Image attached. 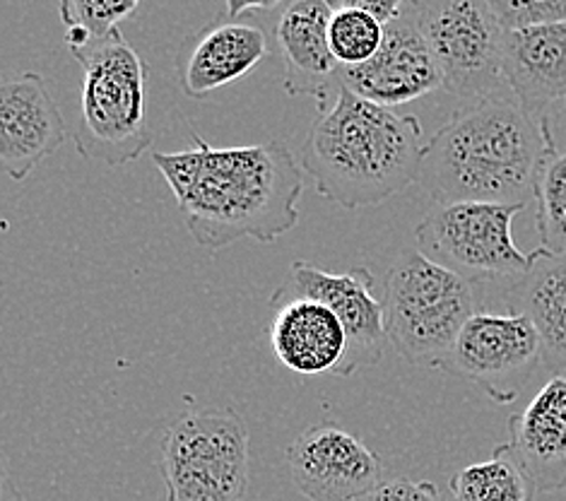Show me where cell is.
Returning a JSON list of instances; mask_svg holds the SVG:
<instances>
[{"mask_svg": "<svg viewBox=\"0 0 566 501\" xmlns=\"http://www.w3.org/2000/svg\"><path fill=\"white\" fill-rule=\"evenodd\" d=\"M552 150L543 121L504 90L458 106L429 138L417 184L439 206L463 200L528 206Z\"/></svg>", "mask_w": 566, "mask_h": 501, "instance_id": "2", "label": "cell"}, {"mask_svg": "<svg viewBox=\"0 0 566 501\" xmlns=\"http://www.w3.org/2000/svg\"><path fill=\"white\" fill-rule=\"evenodd\" d=\"M443 90L465 102L509 90L506 30L488 0H412Z\"/></svg>", "mask_w": 566, "mask_h": 501, "instance_id": "8", "label": "cell"}, {"mask_svg": "<svg viewBox=\"0 0 566 501\" xmlns=\"http://www.w3.org/2000/svg\"><path fill=\"white\" fill-rule=\"evenodd\" d=\"M69 138L44 75L22 73L0 87V161L22 181Z\"/></svg>", "mask_w": 566, "mask_h": 501, "instance_id": "13", "label": "cell"}, {"mask_svg": "<svg viewBox=\"0 0 566 501\" xmlns=\"http://www.w3.org/2000/svg\"><path fill=\"white\" fill-rule=\"evenodd\" d=\"M188 234L218 251L239 239L271 243L300 222L302 165L280 140L212 147L191 131L184 153H155Z\"/></svg>", "mask_w": 566, "mask_h": 501, "instance_id": "1", "label": "cell"}, {"mask_svg": "<svg viewBox=\"0 0 566 501\" xmlns=\"http://www.w3.org/2000/svg\"><path fill=\"white\" fill-rule=\"evenodd\" d=\"M453 501H533L537 487L509 443H499L482 463L461 468L449 480Z\"/></svg>", "mask_w": 566, "mask_h": 501, "instance_id": "20", "label": "cell"}, {"mask_svg": "<svg viewBox=\"0 0 566 501\" xmlns=\"http://www.w3.org/2000/svg\"><path fill=\"white\" fill-rule=\"evenodd\" d=\"M511 451L537 492L566 490V372L555 374L509 419Z\"/></svg>", "mask_w": 566, "mask_h": 501, "instance_id": "18", "label": "cell"}, {"mask_svg": "<svg viewBox=\"0 0 566 501\" xmlns=\"http://www.w3.org/2000/svg\"><path fill=\"white\" fill-rule=\"evenodd\" d=\"M361 501H447L441 497L439 487L429 480H408L396 478L381 482L376 490Z\"/></svg>", "mask_w": 566, "mask_h": 501, "instance_id": "25", "label": "cell"}, {"mask_svg": "<svg viewBox=\"0 0 566 501\" xmlns=\"http://www.w3.org/2000/svg\"><path fill=\"white\" fill-rule=\"evenodd\" d=\"M271 44L259 24L224 20L208 24L184 44L177 59L179 87L186 97L208 100L259 65Z\"/></svg>", "mask_w": 566, "mask_h": 501, "instance_id": "15", "label": "cell"}, {"mask_svg": "<svg viewBox=\"0 0 566 501\" xmlns=\"http://www.w3.org/2000/svg\"><path fill=\"white\" fill-rule=\"evenodd\" d=\"M386 335L415 367L441 369L465 323L478 314V284L434 263L420 249H402L388 273Z\"/></svg>", "mask_w": 566, "mask_h": 501, "instance_id": "5", "label": "cell"}, {"mask_svg": "<svg viewBox=\"0 0 566 501\" xmlns=\"http://www.w3.org/2000/svg\"><path fill=\"white\" fill-rule=\"evenodd\" d=\"M249 427L234 408H186L161 439L167 501H241L249 487Z\"/></svg>", "mask_w": 566, "mask_h": 501, "instance_id": "6", "label": "cell"}, {"mask_svg": "<svg viewBox=\"0 0 566 501\" xmlns=\"http://www.w3.org/2000/svg\"><path fill=\"white\" fill-rule=\"evenodd\" d=\"M541 367H545L543 343L528 316L478 311L455 337L441 372L475 384L499 405H509Z\"/></svg>", "mask_w": 566, "mask_h": 501, "instance_id": "9", "label": "cell"}, {"mask_svg": "<svg viewBox=\"0 0 566 501\" xmlns=\"http://www.w3.org/2000/svg\"><path fill=\"white\" fill-rule=\"evenodd\" d=\"M386 39V24L359 8H335L328 42L340 67H355L371 61Z\"/></svg>", "mask_w": 566, "mask_h": 501, "instance_id": "23", "label": "cell"}, {"mask_svg": "<svg viewBox=\"0 0 566 501\" xmlns=\"http://www.w3.org/2000/svg\"><path fill=\"white\" fill-rule=\"evenodd\" d=\"M427 143L420 118L340 85L318 106L302 147V169L335 206L371 208L420 179Z\"/></svg>", "mask_w": 566, "mask_h": 501, "instance_id": "3", "label": "cell"}, {"mask_svg": "<svg viewBox=\"0 0 566 501\" xmlns=\"http://www.w3.org/2000/svg\"><path fill=\"white\" fill-rule=\"evenodd\" d=\"M140 0H59L65 24V44L71 51L85 49L118 30L138 10Z\"/></svg>", "mask_w": 566, "mask_h": 501, "instance_id": "22", "label": "cell"}, {"mask_svg": "<svg viewBox=\"0 0 566 501\" xmlns=\"http://www.w3.org/2000/svg\"><path fill=\"white\" fill-rule=\"evenodd\" d=\"M83 67V97L75 131L77 153L87 161L124 167L153 147L147 121V71L120 30L71 51Z\"/></svg>", "mask_w": 566, "mask_h": 501, "instance_id": "4", "label": "cell"}, {"mask_svg": "<svg viewBox=\"0 0 566 501\" xmlns=\"http://www.w3.org/2000/svg\"><path fill=\"white\" fill-rule=\"evenodd\" d=\"M376 278L369 268H349L347 273H328L306 261H294L287 280L271 294V302L290 296H308L331 306L347 333L345 359L335 376H353L376 367L386 347V309L374 294Z\"/></svg>", "mask_w": 566, "mask_h": 501, "instance_id": "10", "label": "cell"}, {"mask_svg": "<svg viewBox=\"0 0 566 501\" xmlns=\"http://www.w3.org/2000/svg\"><path fill=\"white\" fill-rule=\"evenodd\" d=\"M335 6L328 0H290L275 24L285 77L282 87L290 97H312L328 104L340 87V63L335 61L328 27Z\"/></svg>", "mask_w": 566, "mask_h": 501, "instance_id": "14", "label": "cell"}, {"mask_svg": "<svg viewBox=\"0 0 566 501\" xmlns=\"http://www.w3.org/2000/svg\"><path fill=\"white\" fill-rule=\"evenodd\" d=\"M537 234L541 247L566 255V153L552 150L535 181Z\"/></svg>", "mask_w": 566, "mask_h": 501, "instance_id": "21", "label": "cell"}, {"mask_svg": "<svg viewBox=\"0 0 566 501\" xmlns=\"http://www.w3.org/2000/svg\"><path fill=\"white\" fill-rule=\"evenodd\" d=\"M227 3V20H237L249 10H273L285 0H224Z\"/></svg>", "mask_w": 566, "mask_h": 501, "instance_id": "28", "label": "cell"}, {"mask_svg": "<svg viewBox=\"0 0 566 501\" xmlns=\"http://www.w3.org/2000/svg\"><path fill=\"white\" fill-rule=\"evenodd\" d=\"M523 210V202H443L417 225V247L427 259L475 284L518 278L533 263V253H523L511 234Z\"/></svg>", "mask_w": 566, "mask_h": 501, "instance_id": "7", "label": "cell"}, {"mask_svg": "<svg viewBox=\"0 0 566 501\" xmlns=\"http://www.w3.org/2000/svg\"><path fill=\"white\" fill-rule=\"evenodd\" d=\"M408 0H335V8H359L371 12L384 24L394 22L402 10H406Z\"/></svg>", "mask_w": 566, "mask_h": 501, "instance_id": "26", "label": "cell"}, {"mask_svg": "<svg viewBox=\"0 0 566 501\" xmlns=\"http://www.w3.org/2000/svg\"><path fill=\"white\" fill-rule=\"evenodd\" d=\"M340 85L390 109L443 90L437 59L420 30L412 0L386 24V39L371 61L343 67Z\"/></svg>", "mask_w": 566, "mask_h": 501, "instance_id": "12", "label": "cell"}, {"mask_svg": "<svg viewBox=\"0 0 566 501\" xmlns=\"http://www.w3.org/2000/svg\"><path fill=\"white\" fill-rule=\"evenodd\" d=\"M328 3H333V6H335V0H328Z\"/></svg>", "mask_w": 566, "mask_h": 501, "instance_id": "29", "label": "cell"}, {"mask_svg": "<svg viewBox=\"0 0 566 501\" xmlns=\"http://www.w3.org/2000/svg\"><path fill=\"white\" fill-rule=\"evenodd\" d=\"M543 126L549 135L552 147H555L557 153H566V102L547 112V116L543 118Z\"/></svg>", "mask_w": 566, "mask_h": 501, "instance_id": "27", "label": "cell"}, {"mask_svg": "<svg viewBox=\"0 0 566 501\" xmlns=\"http://www.w3.org/2000/svg\"><path fill=\"white\" fill-rule=\"evenodd\" d=\"M509 306L528 316L543 343V362L549 372H566V255L533 251V263L514 278Z\"/></svg>", "mask_w": 566, "mask_h": 501, "instance_id": "19", "label": "cell"}, {"mask_svg": "<svg viewBox=\"0 0 566 501\" xmlns=\"http://www.w3.org/2000/svg\"><path fill=\"white\" fill-rule=\"evenodd\" d=\"M504 75L518 104L537 121L566 102V22L506 30Z\"/></svg>", "mask_w": 566, "mask_h": 501, "instance_id": "16", "label": "cell"}, {"mask_svg": "<svg viewBox=\"0 0 566 501\" xmlns=\"http://www.w3.org/2000/svg\"><path fill=\"white\" fill-rule=\"evenodd\" d=\"M504 30L566 22V0H488Z\"/></svg>", "mask_w": 566, "mask_h": 501, "instance_id": "24", "label": "cell"}, {"mask_svg": "<svg viewBox=\"0 0 566 501\" xmlns=\"http://www.w3.org/2000/svg\"><path fill=\"white\" fill-rule=\"evenodd\" d=\"M271 345L290 372L335 374L345 359L347 333L331 306L308 296L271 302Z\"/></svg>", "mask_w": 566, "mask_h": 501, "instance_id": "17", "label": "cell"}, {"mask_svg": "<svg viewBox=\"0 0 566 501\" xmlns=\"http://www.w3.org/2000/svg\"><path fill=\"white\" fill-rule=\"evenodd\" d=\"M290 478L308 501H359L384 480V463L367 443L333 422L304 429L285 451Z\"/></svg>", "mask_w": 566, "mask_h": 501, "instance_id": "11", "label": "cell"}]
</instances>
